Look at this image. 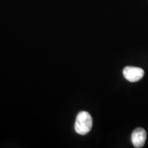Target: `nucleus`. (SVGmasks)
<instances>
[{
  "label": "nucleus",
  "mask_w": 148,
  "mask_h": 148,
  "mask_svg": "<svg viewBox=\"0 0 148 148\" xmlns=\"http://www.w3.org/2000/svg\"><path fill=\"white\" fill-rule=\"evenodd\" d=\"M144 70L136 66H127L123 70V75L127 80L131 82H138L144 76Z\"/></svg>",
  "instance_id": "2"
},
{
  "label": "nucleus",
  "mask_w": 148,
  "mask_h": 148,
  "mask_svg": "<svg viewBox=\"0 0 148 148\" xmlns=\"http://www.w3.org/2000/svg\"><path fill=\"white\" fill-rule=\"evenodd\" d=\"M146 138H147V133L145 129L142 127H137L133 131L131 140L133 145L136 148L143 147L145 145Z\"/></svg>",
  "instance_id": "3"
},
{
  "label": "nucleus",
  "mask_w": 148,
  "mask_h": 148,
  "mask_svg": "<svg viewBox=\"0 0 148 148\" xmlns=\"http://www.w3.org/2000/svg\"><path fill=\"white\" fill-rule=\"evenodd\" d=\"M92 126V119L86 111L79 112L75 123V130L77 134L85 135L90 132Z\"/></svg>",
  "instance_id": "1"
}]
</instances>
